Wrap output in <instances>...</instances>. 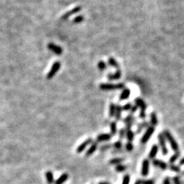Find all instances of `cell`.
Wrapping results in <instances>:
<instances>
[{"label":"cell","mask_w":184,"mask_h":184,"mask_svg":"<svg viewBox=\"0 0 184 184\" xmlns=\"http://www.w3.org/2000/svg\"><path fill=\"white\" fill-rule=\"evenodd\" d=\"M163 134L164 135L165 138L167 140V141L169 142V145H170V147H171L172 150H173V151L178 152L179 151V145H178V144H177V141H176L175 139H174V137H173V135L169 133L168 130H164Z\"/></svg>","instance_id":"6da1fadb"},{"label":"cell","mask_w":184,"mask_h":184,"mask_svg":"<svg viewBox=\"0 0 184 184\" xmlns=\"http://www.w3.org/2000/svg\"><path fill=\"white\" fill-rule=\"evenodd\" d=\"M124 88V84L120 83V84H100V88L103 91H110V90L115 89H123Z\"/></svg>","instance_id":"7a4b0ae2"},{"label":"cell","mask_w":184,"mask_h":184,"mask_svg":"<svg viewBox=\"0 0 184 184\" xmlns=\"http://www.w3.org/2000/svg\"><path fill=\"white\" fill-rule=\"evenodd\" d=\"M154 131H155L154 127H153V126H150V127H148V128H147L146 132L144 133V134L143 135L142 138H141V140H140L141 144H146L148 140H150V138L151 137L152 134L154 133Z\"/></svg>","instance_id":"3957f363"},{"label":"cell","mask_w":184,"mask_h":184,"mask_svg":"<svg viewBox=\"0 0 184 184\" xmlns=\"http://www.w3.org/2000/svg\"><path fill=\"white\" fill-rule=\"evenodd\" d=\"M60 67H61L60 62H55V63L52 65V67H51V70L49 71V72L47 74V76H46V78H47L48 80H50V79L52 78L53 77L56 75L57 72L59 71Z\"/></svg>","instance_id":"277c9868"},{"label":"cell","mask_w":184,"mask_h":184,"mask_svg":"<svg viewBox=\"0 0 184 184\" xmlns=\"http://www.w3.org/2000/svg\"><path fill=\"white\" fill-rule=\"evenodd\" d=\"M158 140H159V144L161 147V150H162L163 155H166L168 153V150L166 147V138L164 137V135L163 133H159L158 134Z\"/></svg>","instance_id":"5b68a950"},{"label":"cell","mask_w":184,"mask_h":184,"mask_svg":"<svg viewBox=\"0 0 184 184\" xmlns=\"http://www.w3.org/2000/svg\"><path fill=\"white\" fill-rule=\"evenodd\" d=\"M81 6H77V7L74 8V9H72L71 10H70V11L67 12H65L64 14V15L62 16V20H67V18H69L70 16H71L72 15H74V14H76V13L79 12L81 10Z\"/></svg>","instance_id":"8992f818"},{"label":"cell","mask_w":184,"mask_h":184,"mask_svg":"<svg viewBox=\"0 0 184 184\" xmlns=\"http://www.w3.org/2000/svg\"><path fill=\"white\" fill-rule=\"evenodd\" d=\"M48 48L50 51H52L53 53L56 54L57 55H61L62 53H63L62 48H61L60 46L59 45L53 44V43H49V44L48 45Z\"/></svg>","instance_id":"52a82bcc"},{"label":"cell","mask_w":184,"mask_h":184,"mask_svg":"<svg viewBox=\"0 0 184 184\" xmlns=\"http://www.w3.org/2000/svg\"><path fill=\"white\" fill-rule=\"evenodd\" d=\"M150 170V162L147 159L144 160L142 163V169H141V174L144 177H147L149 174Z\"/></svg>","instance_id":"ba28073f"},{"label":"cell","mask_w":184,"mask_h":184,"mask_svg":"<svg viewBox=\"0 0 184 184\" xmlns=\"http://www.w3.org/2000/svg\"><path fill=\"white\" fill-rule=\"evenodd\" d=\"M152 163H153V165L154 166H156V167H159L160 169H163V170L166 169L168 166L167 164H166L165 162H163V161H160V160H155V159H153V160Z\"/></svg>","instance_id":"9c48e42d"},{"label":"cell","mask_w":184,"mask_h":184,"mask_svg":"<svg viewBox=\"0 0 184 184\" xmlns=\"http://www.w3.org/2000/svg\"><path fill=\"white\" fill-rule=\"evenodd\" d=\"M135 103H136V105L140 108V111H146L147 109V104L146 103L144 102V100L143 99L140 98V97H137L134 100Z\"/></svg>","instance_id":"30bf717a"},{"label":"cell","mask_w":184,"mask_h":184,"mask_svg":"<svg viewBox=\"0 0 184 184\" xmlns=\"http://www.w3.org/2000/svg\"><path fill=\"white\" fill-rule=\"evenodd\" d=\"M92 141H93V140L90 138L88 139V140H86L85 141H84L81 145H79V146L78 147V148H77V153H81L89 144H91V143H92Z\"/></svg>","instance_id":"8fae6325"},{"label":"cell","mask_w":184,"mask_h":184,"mask_svg":"<svg viewBox=\"0 0 184 184\" xmlns=\"http://www.w3.org/2000/svg\"><path fill=\"white\" fill-rule=\"evenodd\" d=\"M121 75H122V74H121V71H120V69H117L114 73L108 75V78L111 81L118 80V79H120V78H121Z\"/></svg>","instance_id":"7c38bea8"},{"label":"cell","mask_w":184,"mask_h":184,"mask_svg":"<svg viewBox=\"0 0 184 184\" xmlns=\"http://www.w3.org/2000/svg\"><path fill=\"white\" fill-rule=\"evenodd\" d=\"M112 137V135L109 133H102V134L98 135L97 137V141L98 142H104V141H108Z\"/></svg>","instance_id":"4fadbf2b"},{"label":"cell","mask_w":184,"mask_h":184,"mask_svg":"<svg viewBox=\"0 0 184 184\" xmlns=\"http://www.w3.org/2000/svg\"><path fill=\"white\" fill-rule=\"evenodd\" d=\"M134 120V117H133V115H128L126 117V118L124 119V123L126 124V128H131V126L133 125Z\"/></svg>","instance_id":"5bb4252c"},{"label":"cell","mask_w":184,"mask_h":184,"mask_svg":"<svg viewBox=\"0 0 184 184\" xmlns=\"http://www.w3.org/2000/svg\"><path fill=\"white\" fill-rule=\"evenodd\" d=\"M158 146L157 145H156V144H154V145H153L151 147V150H150V151L149 153V158L150 159H152V160H153V159L155 158V157L157 156V153H158Z\"/></svg>","instance_id":"9a60e30c"},{"label":"cell","mask_w":184,"mask_h":184,"mask_svg":"<svg viewBox=\"0 0 184 184\" xmlns=\"http://www.w3.org/2000/svg\"><path fill=\"white\" fill-rule=\"evenodd\" d=\"M130 95V90L128 89V88H125V89L123 90L122 93L120 94V100H127Z\"/></svg>","instance_id":"2e32d148"},{"label":"cell","mask_w":184,"mask_h":184,"mask_svg":"<svg viewBox=\"0 0 184 184\" xmlns=\"http://www.w3.org/2000/svg\"><path fill=\"white\" fill-rule=\"evenodd\" d=\"M97 142L92 143L91 147L89 148V150H88V151L86 152V153H85L86 157H90V156H91V155L95 153V150H97Z\"/></svg>","instance_id":"e0dca14e"},{"label":"cell","mask_w":184,"mask_h":184,"mask_svg":"<svg viewBox=\"0 0 184 184\" xmlns=\"http://www.w3.org/2000/svg\"><path fill=\"white\" fill-rule=\"evenodd\" d=\"M125 130L126 137H127L128 142H131L132 140H133V138H134V133H133V132L130 130V128H125Z\"/></svg>","instance_id":"ac0fdd59"},{"label":"cell","mask_w":184,"mask_h":184,"mask_svg":"<svg viewBox=\"0 0 184 184\" xmlns=\"http://www.w3.org/2000/svg\"><path fill=\"white\" fill-rule=\"evenodd\" d=\"M68 177H69L68 174H67V173H63V174H62V176H60V177L55 181V184H63L67 180V179H68Z\"/></svg>","instance_id":"d6986e66"},{"label":"cell","mask_w":184,"mask_h":184,"mask_svg":"<svg viewBox=\"0 0 184 184\" xmlns=\"http://www.w3.org/2000/svg\"><path fill=\"white\" fill-rule=\"evenodd\" d=\"M122 107L120 105H117L116 106V112H115L114 117L116 118V120H120V117H121V113H122Z\"/></svg>","instance_id":"ffe728a7"},{"label":"cell","mask_w":184,"mask_h":184,"mask_svg":"<svg viewBox=\"0 0 184 184\" xmlns=\"http://www.w3.org/2000/svg\"><path fill=\"white\" fill-rule=\"evenodd\" d=\"M150 124L153 127L157 126L158 124V120H157V114L155 112H152L151 114H150Z\"/></svg>","instance_id":"44dd1931"},{"label":"cell","mask_w":184,"mask_h":184,"mask_svg":"<svg viewBox=\"0 0 184 184\" xmlns=\"http://www.w3.org/2000/svg\"><path fill=\"white\" fill-rule=\"evenodd\" d=\"M45 177L46 180L48 184H52L54 182V177H53V174L51 171H47L45 173Z\"/></svg>","instance_id":"7402d4cb"},{"label":"cell","mask_w":184,"mask_h":184,"mask_svg":"<svg viewBox=\"0 0 184 184\" xmlns=\"http://www.w3.org/2000/svg\"><path fill=\"white\" fill-rule=\"evenodd\" d=\"M108 64L110 65L111 66H112V67H116L117 69H119V67H120V66H119L118 62H117V61L115 60L114 58H109L108 59Z\"/></svg>","instance_id":"603a6c76"},{"label":"cell","mask_w":184,"mask_h":184,"mask_svg":"<svg viewBox=\"0 0 184 184\" xmlns=\"http://www.w3.org/2000/svg\"><path fill=\"white\" fill-rule=\"evenodd\" d=\"M115 112H116V106L114 103H111L110 104L109 107V116L110 117H114L115 115Z\"/></svg>","instance_id":"cb8c5ba5"},{"label":"cell","mask_w":184,"mask_h":184,"mask_svg":"<svg viewBox=\"0 0 184 184\" xmlns=\"http://www.w3.org/2000/svg\"><path fill=\"white\" fill-rule=\"evenodd\" d=\"M180 152H179V151L176 152V153H174V154H173V156L170 157V158H169V163H170V164L174 163H175L176 161L178 160V158L180 157Z\"/></svg>","instance_id":"d4e9b609"},{"label":"cell","mask_w":184,"mask_h":184,"mask_svg":"<svg viewBox=\"0 0 184 184\" xmlns=\"http://www.w3.org/2000/svg\"><path fill=\"white\" fill-rule=\"evenodd\" d=\"M111 135H114L117 133V124L116 122H111Z\"/></svg>","instance_id":"484cf974"},{"label":"cell","mask_w":184,"mask_h":184,"mask_svg":"<svg viewBox=\"0 0 184 184\" xmlns=\"http://www.w3.org/2000/svg\"><path fill=\"white\" fill-rule=\"evenodd\" d=\"M123 161H124V159L114 158V159H112V160H111L109 163L111 164H112V165H118V164H120V163H122Z\"/></svg>","instance_id":"4316f807"},{"label":"cell","mask_w":184,"mask_h":184,"mask_svg":"<svg viewBox=\"0 0 184 184\" xmlns=\"http://www.w3.org/2000/svg\"><path fill=\"white\" fill-rule=\"evenodd\" d=\"M97 67L100 71H104L107 68V65L104 61H100L97 64Z\"/></svg>","instance_id":"83f0119b"},{"label":"cell","mask_w":184,"mask_h":184,"mask_svg":"<svg viewBox=\"0 0 184 184\" xmlns=\"http://www.w3.org/2000/svg\"><path fill=\"white\" fill-rule=\"evenodd\" d=\"M127 166H125V165H121V164H118V165H117V166L115 167V169L117 170V172H119V173H121V172H124L125 171L126 169H127Z\"/></svg>","instance_id":"f1b7e54d"},{"label":"cell","mask_w":184,"mask_h":184,"mask_svg":"<svg viewBox=\"0 0 184 184\" xmlns=\"http://www.w3.org/2000/svg\"><path fill=\"white\" fill-rule=\"evenodd\" d=\"M84 19V18L83 15H78V16H76L75 18H74L72 22H73V23H75V24H78L83 22Z\"/></svg>","instance_id":"f546056e"},{"label":"cell","mask_w":184,"mask_h":184,"mask_svg":"<svg viewBox=\"0 0 184 184\" xmlns=\"http://www.w3.org/2000/svg\"><path fill=\"white\" fill-rule=\"evenodd\" d=\"M169 168H170L171 170L176 172V173H180V167L179 166H177V165H174V164H171L169 166Z\"/></svg>","instance_id":"4dcf8cb0"},{"label":"cell","mask_w":184,"mask_h":184,"mask_svg":"<svg viewBox=\"0 0 184 184\" xmlns=\"http://www.w3.org/2000/svg\"><path fill=\"white\" fill-rule=\"evenodd\" d=\"M148 127H149V126H148V123L147 122L142 123V124H140V125L138 126V128H137V129H138V130H137V132H138V133H140V130H142L144 129V128H147Z\"/></svg>","instance_id":"1f68e13d"},{"label":"cell","mask_w":184,"mask_h":184,"mask_svg":"<svg viewBox=\"0 0 184 184\" xmlns=\"http://www.w3.org/2000/svg\"><path fill=\"white\" fill-rule=\"evenodd\" d=\"M132 104L131 103H127V104H125L124 106H123V108H122V110H124V111H130V109H131L132 108Z\"/></svg>","instance_id":"d6a6232c"},{"label":"cell","mask_w":184,"mask_h":184,"mask_svg":"<svg viewBox=\"0 0 184 184\" xmlns=\"http://www.w3.org/2000/svg\"><path fill=\"white\" fill-rule=\"evenodd\" d=\"M137 183L139 184H154V182L151 180H137Z\"/></svg>","instance_id":"836d02e7"},{"label":"cell","mask_w":184,"mask_h":184,"mask_svg":"<svg viewBox=\"0 0 184 184\" xmlns=\"http://www.w3.org/2000/svg\"><path fill=\"white\" fill-rule=\"evenodd\" d=\"M130 177L129 175H125L123 178V182L122 184H129L130 183Z\"/></svg>","instance_id":"e575fe53"},{"label":"cell","mask_w":184,"mask_h":184,"mask_svg":"<svg viewBox=\"0 0 184 184\" xmlns=\"http://www.w3.org/2000/svg\"><path fill=\"white\" fill-rule=\"evenodd\" d=\"M173 184H182L180 180V177H174L173 178Z\"/></svg>","instance_id":"d590c367"},{"label":"cell","mask_w":184,"mask_h":184,"mask_svg":"<svg viewBox=\"0 0 184 184\" xmlns=\"http://www.w3.org/2000/svg\"><path fill=\"white\" fill-rule=\"evenodd\" d=\"M126 149H127V150H128V151H131V150H133V144H131V142H128V144H126Z\"/></svg>","instance_id":"8d00e7d4"},{"label":"cell","mask_w":184,"mask_h":184,"mask_svg":"<svg viewBox=\"0 0 184 184\" xmlns=\"http://www.w3.org/2000/svg\"><path fill=\"white\" fill-rule=\"evenodd\" d=\"M114 148H116V149H120V148L122 147V143L120 142V141H117L116 143H114Z\"/></svg>","instance_id":"74e56055"},{"label":"cell","mask_w":184,"mask_h":184,"mask_svg":"<svg viewBox=\"0 0 184 184\" xmlns=\"http://www.w3.org/2000/svg\"><path fill=\"white\" fill-rule=\"evenodd\" d=\"M125 136H126L125 128H121L120 130V138H124Z\"/></svg>","instance_id":"f35d334b"},{"label":"cell","mask_w":184,"mask_h":184,"mask_svg":"<svg viewBox=\"0 0 184 184\" xmlns=\"http://www.w3.org/2000/svg\"><path fill=\"white\" fill-rule=\"evenodd\" d=\"M139 117L141 119H144L146 117V111H140V114H139Z\"/></svg>","instance_id":"ab89813d"},{"label":"cell","mask_w":184,"mask_h":184,"mask_svg":"<svg viewBox=\"0 0 184 184\" xmlns=\"http://www.w3.org/2000/svg\"><path fill=\"white\" fill-rule=\"evenodd\" d=\"M110 147H111V145H110V144H107V145H104V146L101 147H100V150H101V151H104V150L109 149Z\"/></svg>","instance_id":"60d3db41"},{"label":"cell","mask_w":184,"mask_h":184,"mask_svg":"<svg viewBox=\"0 0 184 184\" xmlns=\"http://www.w3.org/2000/svg\"><path fill=\"white\" fill-rule=\"evenodd\" d=\"M137 109H138V107L135 104V105L132 106L131 109H130V111H131V113H134V112H136V111H137Z\"/></svg>","instance_id":"b9f144b4"},{"label":"cell","mask_w":184,"mask_h":184,"mask_svg":"<svg viewBox=\"0 0 184 184\" xmlns=\"http://www.w3.org/2000/svg\"><path fill=\"white\" fill-rule=\"evenodd\" d=\"M163 184H171V182H170V180H169V177H166L163 180Z\"/></svg>","instance_id":"7bdbcfd3"},{"label":"cell","mask_w":184,"mask_h":184,"mask_svg":"<svg viewBox=\"0 0 184 184\" xmlns=\"http://www.w3.org/2000/svg\"><path fill=\"white\" fill-rule=\"evenodd\" d=\"M180 163V165H184V157H183V158L181 159L180 161V163Z\"/></svg>","instance_id":"ee69618b"},{"label":"cell","mask_w":184,"mask_h":184,"mask_svg":"<svg viewBox=\"0 0 184 184\" xmlns=\"http://www.w3.org/2000/svg\"><path fill=\"white\" fill-rule=\"evenodd\" d=\"M104 184H110V183H107V182H104Z\"/></svg>","instance_id":"f6af8a7d"},{"label":"cell","mask_w":184,"mask_h":184,"mask_svg":"<svg viewBox=\"0 0 184 184\" xmlns=\"http://www.w3.org/2000/svg\"><path fill=\"white\" fill-rule=\"evenodd\" d=\"M99 184H104V183H99Z\"/></svg>","instance_id":"bcb514c9"},{"label":"cell","mask_w":184,"mask_h":184,"mask_svg":"<svg viewBox=\"0 0 184 184\" xmlns=\"http://www.w3.org/2000/svg\"><path fill=\"white\" fill-rule=\"evenodd\" d=\"M183 176H184V171H183Z\"/></svg>","instance_id":"7dc6e473"}]
</instances>
